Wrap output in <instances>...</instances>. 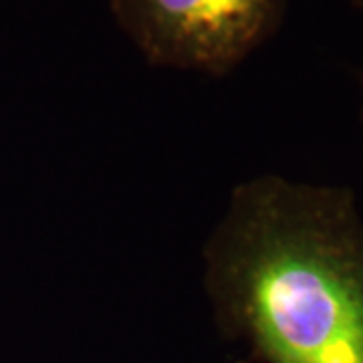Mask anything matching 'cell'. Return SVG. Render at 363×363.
Here are the masks:
<instances>
[{
    "label": "cell",
    "mask_w": 363,
    "mask_h": 363,
    "mask_svg": "<svg viewBox=\"0 0 363 363\" xmlns=\"http://www.w3.org/2000/svg\"><path fill=\"white\" fill-rule=\"evenodd\" d=\"M214 319L262 363H363V216L353 190L262 174L208 236Z\"/></svg>",
    "instance_id": "6da1fadb"
},
{
    "label": "cell",
    "mask_w": 363,
    "mask_h": 363,
    "mask_svg": "<svg viewBox=\"0 0 363 363\" xmlns=\"http://www.w3.org/2000/svg\"><path fill=\"white\" fill-rule=\"evenodd\" d=\"M289 0H109L116 25L154 67L222 77L283 25Z\"/></svg>",
    "instance_id": "7a4b0ae2"
},
{
    "label": "cell",
    "mask_w": 363,
    "mask_h": 363,
    "mask_svg": "<svg viewBox=\"0 0 363 363\" xmlns=\"http://www.w3.org/2000/svg\"><path fill=\"white\" fill-rule=\"evenodd\" d=\"M351 4H353L355 9L363 11V0H351ZM359 89H362V109H359V119H362V123H363V69L359 71Z\"/></svg>",
    "instance_id": "3957f363"
}]
</instances>
